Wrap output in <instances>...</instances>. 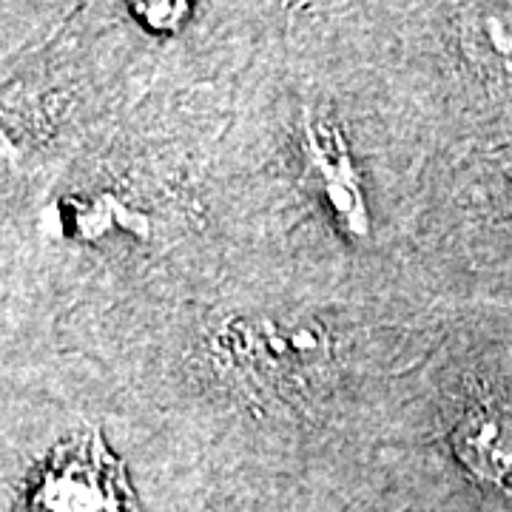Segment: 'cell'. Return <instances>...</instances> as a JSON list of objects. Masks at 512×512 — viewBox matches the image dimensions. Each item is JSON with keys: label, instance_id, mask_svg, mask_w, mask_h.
Masks as SVG:
<instances>
[{"label": "cell", "instance_id": "obj_3", "mask_svg": "<svg viewBox=\"0 0 512 512\" xmlns=\"http://www.w3.org/2000/svg\"><path fill=\"white\" fill-rule=\"evenodd\" d=\"M464 49L478 72L512 92V6L484 9L470 20Z\"/></svg>", "mask_w": 512, "mask_h": 512}, {"label": "cell", "instance_id": "obj_2", "mask_svg": "<svg viewBox=\"0 0 512 512\" xmlns=\"http://www.w3.org/2000/svg\"><path fill=\"white\" fill-rule=\"evenodd\" d=\"M453 450L476 481L512 495V413L504 404L467 407L453 430Z\"/></svg>", "mask_w": 512, "mask_h": 512}, {"label": "cell", "instance_id": "obj_1", "mask_svg": "<svg viewBox=\"0 0 512 512\" xmlns=\"http://www.w3.org/2000/svg\"><path fill=\"white\" fill-rule=\"evenodd\" d=\"M26 512H131L126 476L100 436L55 450Z\"/></svg>", "mask_w": 512, "mask_h": 512}]
</instances>
